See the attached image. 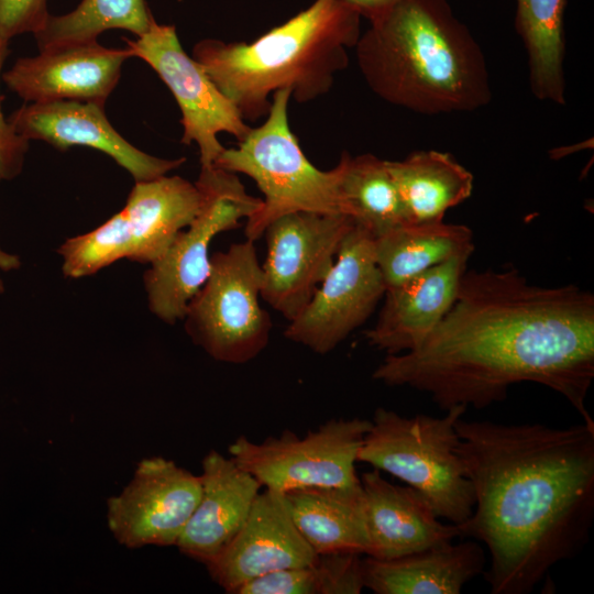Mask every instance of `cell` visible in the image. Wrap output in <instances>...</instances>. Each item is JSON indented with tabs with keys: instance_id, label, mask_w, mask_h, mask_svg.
I'll list each match as a JSON object with an SVG mask.
<instances>
[{
	"instance_id": "cell-13",
	"label": "cell",
	"mask_w": 594,
	"mask_h": 594,
	"mask_svg": "<svg viewBox=\"0 0 594 594\" xmlns=\"http://www.w3.org/2000/svg\"><path fill=\"white\" fill-rule=\"evenodd\" d=\"M340 213L296 211L273 220L264 231L267 255L261 297L288 321L311 299L354 227Z\"/></svg>"
},
{
	"instance_id": "cell-21",
	"label": "cell",
	"mask_w": 594,
	"mask_h": 594,
	"mask_svg": "<svg viewBox=\"0 0 594 594\" xmlns=\"http://www.w3.org/2000/svg\"><path fill=\"white\" fill-rule=\"evenodd\" d=\"M485 562L483 548L474 541L449 542L391 560L366 556L363 582L375 594H459L484 573Z\"/></svg>"
},
{
	"instance_id": "cell-11",
	"label": "cell",
	"mask_w": 594,
	"mask_h": 594,
	"mask_svg": "<svg viewBox=\"0 0 594 594\" xmlns=\"http://www.w3.org/2000/svg\"><path fill=\"white\" fill-rule=\"evenodd\" d=\"M123 40L132 56L147 63L172 91L182 112V143H196L201 168L213 166L226 148L219 133H229L238 141L245 138L251 127L202 66L187 55L174 25L155 21L143 35Z\"/></svg>"
},
{
	"instance_id": "cell-22",
	"label": "cell",
	"mask_w": 594,
	"mask_h": 594,
	"mask_svg": "<svg viewBox=\"0 0 594 594\" xmlns=\"http://www.w3.org/2000/svg\"><path fill=\"white\" fill-rule=\"evenodd\" d=\"M284 494L297 529L317 554H366L369 536L361 481L353 486L307 487Z\"/></svg>"
},
{
	"instance_id": "cell-6",
	"label": "cell",
	"mask_w": 594,
	"mask_h": 594,
	"mask_svg": "<svg viewBox=\"0 0 594 594\" xmlns=\"http://www.w3.org/2000/svg\"><path fill=\"white\" fill-rule=\"evenodd\" d=\"M289 89L273 94L266 120L251 128L237 147L224 148L213 166L252 178L264 195L246 219L245 235L255 241L278 217L296 212L346 215L340 167L320 170L304 154L288 121Z\"/></svg>"
},
{
	"instance_id": "cell-7",
	"label": "cell",
	"mask_w": 594,
	"mask_h": 594,
	"mask_svg": "<svg viewBox=\"0 0 594 594\" xmlns=\"http://www.w3.org/2000/svg\"><path fill=\"white\" fill-rule=\"evenodd\" d=\"M200 205L195 183L179 176L135 182L118 213L58 248L64 275L81 278L123 258L152 264L193 222Z\"/></svg>"
},
{
	"instance_id": "cell-29",
	"label": "cell",
	"mask_w": 594,
	"mask_h": 594,
	"mask_svg": "<svg viewBox=\"0 0 594 594\" xmlns=\"http://www.w3.org/2000/svg\"><path fill=\"white\" fill-rule=\"evenodd\" d=\"M50 16L47 0H0V37L38 32Z\"/></svg>"
},
{
	"instance_id": "cell-16",
	"label": "cell",
	"mask_w": 594,
	"mask_h": 594,
	"mask_svg": "<svg viewBox=\"0 0 594 594\" xmlns=\"http://www.w3.org/2000/svg\"><path fill=\"white\" fill-rule=\"evenodd\" d=\"M130 57L127 47L108 48L91 41L21 57L2 79L29 103L78 100L103 106Z\"/></svg>"
},
{
	"instance_id": "cell-30",
	"label": "cell",
	"mask_w": 594,
	"mask_h": 594,
	"mask_svg": "<svg viewBox=\"0 0 594 594\" xmlns=\"http://www.w3.org/2000/svg\"><path fill=\"white\" fill-rule=\"evenodd\" d=\"M8 44V41L0 37V78L9 53ZM28 150L29 140L4 119L0 105V183L11 180L21 173Z\"/></svg>"
},
{
	"instance_id": "cell-25",
	"label": "cell",
	"mask_w": 594,
	"mask_h": 594,
	"mask_svg": "<svg viewBox=\"0 0 594 594\" xmlns=\"http://www.w3.org/2000/svg\"><path fill=\"white\" fill-rule=\"evenodd\" d=\"M516 30L527 52L529 86L541 101L565 103L566 0H516Z\"/></svg>"
},
{
	"instance_id": "cell-32",
	"label": "cell",
	"mask_w": 594,
	"mask_h": 594,
	"mask_svg": "<svg viewBox=\"0 0 594 594\" xmlns=\"http://www.w3.org/2000/svg\"><path fill=\"white\" fill-rule=\"evenodd\" d=\"M21 261L18 255L9 253L0 248V273L18 270ZM4 292V284L0 275V294Z\"/></svg>"
},
{
	"instance_id": "cell-5",
	"label": "cell",
	"mask_w": 594,
	"mask_h": 594,
	"mask_svg": "<svg viewBox=\"0 0 594 594\" xmlns=\"http://www.w3.org/2000/svg\"><path fill=\"white\" fill-rule=\"evenodd\" d=\"M452 407L442 417H404L377 408L359 450L358 462L386 472L422 494L439 518L466 521L474 491L457 448L455 422L465 413Z\"/></svg>"
},
{
	"instance_id": "cell-2",
	"label": "cell",
	"mask_w": 594,
	"mask_h": 594,
	"mask_svg": "<svg viewBox=\"0 0 594 594\" xmlns=\"http://www.w3.org/2000/svg\"><path fill=\"white\" fill-rule=\"evenodd\" d=\"M455 430L475 501L458 528L486 546L491 593H530L588 540L594 425L553 428L461 417Z\"/></svg>"
},
{
	"instance_id": "cell-8",
	"label": "cell",
	"mask_w": 594,
	"mask_h": 594,
	"mask_svg": "<svg viewBox=\"0 0 594 594\" xmlns=\"http://www.w3.org/2000/svg\"><path fill=\"white\" fill-rule=\"evenodd\" d=\"M210 262L206 282L187 306L185 329L212 359L249 362L265 349L272 329L258 301L263 272L254 241L233 243Z\"/></svg>"
},
{
	"instance_id": "cell-19",
	"label": "cell",
	"mask_w": 594,
	"mask_h": 594,
	"mask_svg": "<svg viewBox=\"0 0 594 594\" xmlns=\"http://www.w3.org/2000/svg\"><path fill=\"white\" fill-rule=\"evenodd\" d=\"M360 481L369 536L365 556L391 560L462 537L457 525L439 520L415 488L393 484L375 469L363 473Z\"/></svg>"
},
{
	"instance_id": "cell-10",
	"label": "cell",
	"mask_w": 594,
	"mask_h": 594,
	"mask_svg": "<svg viewBox=\"0 0 594 594\" xmlns=\"http://www.w3.org/2000/svg\"><path fill=\"white\" fill-rule=\"evenodd\" d=\"M370 427L371 420L339 418L304 437L285 430L256 443L241 436L229 446V453L264 488L280 493L353 486L360 483L355 463Z\"/></svg>"
},
{
	"instance_id": "cell-4",
	"label": "cell",
	"mask_w": 594,
	"mask_h": 594,
	"mask_svg": "<svg viewBox=\"0 0 594 594\" xmlns=\"http://www.w3.org/2000/svg\"><path fill=\"white\" fill-rule=\"evenodd\" d=\"M361 33V15L343 0H315L252 43L205 38L193 57L244 121H255L277 90L289 89L300 103L327 94Z\"/></svg>"
},
{
	"instance_id": "cell-27",
	"label": "cell",
	"mask_w": 594,
	"mask_h": 594,
	"mask_svg": "<svg viewBox=\"0 0 594 594\" xmlns=\"http://www.w3.org/2000/svg\"><path fill=\"white\" fill-rule=\"evenodd\" d=\"M155 22L145 0H81L70 12L47 18L34 34L40 51L97 41L109 30H125L135 36Z\"/></svg>"
},
{
	"instance_id": "cell-24",
	"label": "cell",
	"mask_w": 594,
	"mask_h": 594,
	"mask_svg": "<svg viewBox=\"0 0 594 594\" xmlns=\"http://www.w3.org/2000/svg\"><path fill=\"white\" fill-rule=\"evenodd\" d=\"M375 258L386 288L397 286L453 256L472 254L473 233L443 221L407 223L374 239Z\"/></svg>"
},
{
	"instance_id": "cell-3",
	"label": "cell",
	"mask_w": 594,
	"mask_h": 594,
	"mask_svg": "<svg viewBox=\"0 0 594 594\" xmlns=\"http://www.w3.org/2000/svg\"><path fill=\"white\" fill-rule=\"evenodd\" d=\"M384 101L420 114L475 111L492 99L484 53L448 0H398L355 45Z\"/></svg>"
},
{
	"instance_id": "cell-14",
	"label": "cell",
	"mask_w": 594,
	"mask_h": 594,
	"mask_svg": "<svg viewBox=\"0 0 594 594\" xmlns=\"http://www.w3.org/2000/svg\"><path fill=\"white\" fill-rule=\"evenodd\" d=\"M201 494L200 476L162 457L139 462L130 483L108 501V527L128 548L176 546Z\"/></svg>"
},
{
	"instance_id": "cell-20",
	"label": "cell",
	"mask_w": 594,
	"mask_h": 594,
	"mask_svg": "<svg viewBox=\"0 0 594 594\" xmlns=\"http://www.w3.org/2000/svg\"><path fill=\"white\" fill-rule=\"evenodd\" d=\"M201 494L176 547L207 565L244 524L261 483L232 458L211 450L202 460Z\"/></svg>"
},
{
	"instance_id": "cell-9",
	"label": "cell",
	"mask_w": 594,
	"mask_h": 594,
	"mask_svg": "<svg viewBox=\"0 0 594 594\" xmlns=\"http://www.w3.org/2000/svg\"><path fill=\"white\" fill-rule=\"evenodd\" d=\"M195 185L201 195L199 212L143 276L150 310L169 324L184 319L189 301L206 282L213 238L237 228L262 206V199L248 194L234 173L217 166L201 168Z\"/></svg>"
},
{
	"instance_id": "cell-23",
	"label": "cell",
	"mask_w": 594,
	"mask_h": 594,
	"mask_svg": "<svg viewBox=\"0 0 594 594\" xmlns=\"http://www.w3.org/2000/svg\"><path fill=\"white\" fill-rule=\"evenodd\" d=\"M386 164L414 223L442 221L473 191L472 173L448 153L420 151Z\"/></svg>"
},
{
	"instance_id": "cell-12",
	"label": "cell",
	"mask_w": 594,
	"mask_h": 594,
	"mask_svg": "<svg viewBox=\"0 0 594 594\" xmlns=\"http://www.w3.org/2000/svg\"><path fill=\"white\" fill-rule=\"evenodd\" d=\"M385 290L374 238L354 224L329 273L301 312L289 321L285 336L316 353H329L371 316Z\"/></svg>"
},
{
	"instance_id": "cell-28",
	"label": "cell",
	"mask_w": 594,
	"mask_h": 594,
	"mask_svg": "<svg viewBox=\"0 0 594 594\" xmlns=\"http://www.w3.org/2000/svg\"><path fill=\"white\" fill-rule=\"evenodd\" d=\"M233 594H326L324 571L317 557L309 565L283 569L252 579Z\"/></svg>"
},
{
	"instance_id": "cell-31",
	"label": "cell",
	"mask_w": 594,
	"mask_h": 594,
	"mask_svg": "<svg viewBox=\"0 0 594 594\" xmlns=\"http://www.w3.org/2000/svg\"><path fill=\"white\" fill-rule=\"evenodd\" d=\"M355 10L361 18L371 22L382 16L398 0H343Z\"/></svg>"
},
{
	"instance_id": "cell-18",
	"label": "cell",
	"mask_w": 594,
	"mask_h": 594,
	"mask_svg": "<svg viewBox=\"0 0 594 594\" xmlns=\"http://www.w3.org/2000/svg\"><path fill=\"white\" fill-rule=\"evenodd\" d=\"M470 256H453L386 288L378 319L365 332L369 344L387 354L421 344L452 306Z\"/></svg>"
},
{
	"instance_id": "cell-1",
	"label": "cell",
	"mask_w": 594,
	"mask_h": 594,
	"mask_svg": "<svg viewBox=\"0 0 594 594\" xmlns=\"http://www.w3.org/2000/svg\"><path fill=\"white\" fill-rule=\"evenodd\" d=\"M373 378L428 394L442 410L485 408L531 382L562 395L594 425V296L569 284L535 285L513 265L465 271L454 301L417 348L387 354Z\"/></svg>"
},
{
	"instance_id": "cell-17",
	"label": "cell",
	"mask_w": 594,
	"mask_h": 594,
	"mask_svg": "<svg viewBox=\"0 0 594 594\" xmlns=\"http://www.w3.org/2000/svg\"><path fill=\"white\" fill-rule=\"evenodd\" d=\"M15 131L58 150L89 146L112 157L135 182L166 175L186 161L165 160L142 152L124 140L108 121L103 106L78 100L29 103L8 118Z\"/></svg>"
},
{
	"instance_id": "cell-26",
	"label": "cell",
	"mask_w": 594,
	"mask_h": 594,
	"mask_svg": "<svg viewBox=\"0 0 594 594\" xmlns=\"http://www.w3.org/2000/svg\"><path fill=\"white\" fill-rule=\"evenodd\" d=\"M340 190L348 216L373 238L414 223L386 161L372 154H342Z\"/></svg>"
},
{
	"instance_id": "cell-15",
	"label": "cell",
	"mask_w": 594,
	"mask_h": 594,
	"mask_svg": "<svg viewBox=\"0 0 594 594\" xmlns=\"http://www.w3.org/2000/svg\"><path fill=\"white\" fill-rule=\"evenodd\" d=\"M318 554L297 529L284 493L264 488L233 539L206 566L227 593L257 576L309 565Z\"/></svg>"
}]
</instances>
